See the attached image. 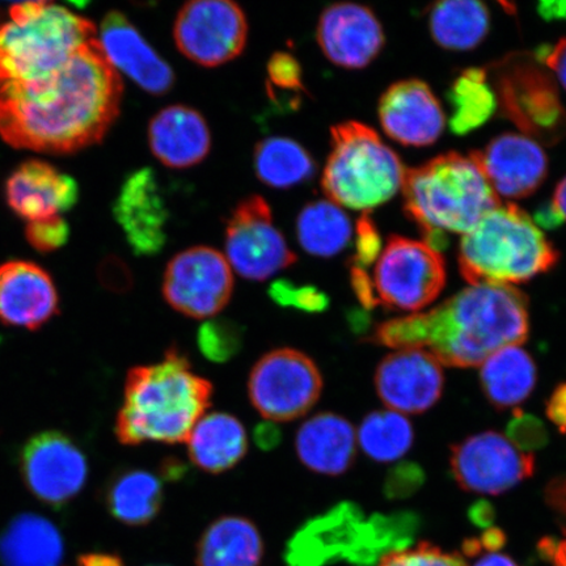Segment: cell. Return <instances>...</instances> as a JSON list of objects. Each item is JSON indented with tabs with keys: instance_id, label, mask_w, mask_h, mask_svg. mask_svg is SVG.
<instances>
[{
	"instance_id": "11",
	"label": "cell",
	"mask_w": 566,
	"mask_h": 566,
	"mask_svg": "<svg viewBox=\"0 0 566 566\" xmlns=\"http://www.w3.org/2000/svg\"><path fill=\"white\" fill-rule=\"evenodd\" d=\"M322 391L323 377L314 360L290 348L264 354L248 379L252 406L272 422H289L307 415Z\"/></svg>"
},
{
	"instance_id": "39",
	"label": "cell",
	"mask_w": 566,
	"mask_h": 566,
	"mask_svg": "<svg viewBox=\"0 0 566 566\" xmlns=\"http://www.w3.org/2000/svg\"><path fill=\"white\" fill-rule=\"evenodd\" d=\"M377 566H469L457 552H446L433 544L423 542L419 546L394 551Z\"/></svg>"
},
{
	"instance_id": "43",
	"label": "cell",
	"mask_w": 566,
	"mask_h": 566,
	"mask_svg": "<svg viewBox=\"0 0 566 566\" xmlns=\"http://www.w3.org/2000/svg\"><path fill=\"white\" fill-rule=\"evenodd\" d=\"M356 231V254L352 260V266L366 271V268L377 263L384 248H381L379 231L367 212L358 219Z\"/></svg>"
},
{
	"instance_id": "3",
	"label": "cell",
	"mask_w": 566,
	"mask_h": 566,
	"mask_svg": "<svg viewBox=\"0 0 566 566\" xmlns=\"http://www.w3.org/2000/svg\"><path fill=\"white\" fill-rule=\"evenodd\" d=\"M212 385L197 375L176 348L160 363L127 373L116 436L126 446L145 442H187L196 423L211 406Z\"/></svg>"
},
{
	"instance_id": "20",
	"label": "cell",
	"mask_w": 566,
	"mask_h": 566,
	"mask_svg": "<svg viewBox=\"0 0 566 566\" xmlns=\"http://www.w3.org/2000/svg\"><path fill=\"white\" fill-rule=\"evenodd\" d=\"M379 122L402 146L427 147L442 136L446 116L434 92L420 80L396 82L380 96Z\"/></svg>"
},
{
	"instance_id": "12",
	"label": "cell",
	"mask_w": 566,
	"mask_h": 566,
	"mask_svg": "<svg viewBox=\"0 0 566 566\" xmlns=\"http://www.w3.org/2000/svg\"><path fill=\"white\" fill-rule=\"evenodd\" d=\"M174 39L177 49L197 65L222 66L244 51L245 13L230 0H195L177 13Z\"/></svg>"
},
{
	"instance_id": "25",
	"label": "cell",
	"mask_w": 566,
	"mask_h": 566,
	"mask_svg": "<svg viewBox=\"0 0 566 566\" xmlns=\"http://www.w3.org/2000/svg\"><path fill=\"white\" fill-rule=\"evenodd\" d=\"M148 146L166 167L184 169L200 165L211 148L207 119L190 106H167L148 125Z\"/></svg>"
},
{
	"instance_id": "21",
	"label": "cell",
	"mask_w": 566,
	"mask_h": 566,
	"mask_svg": "<svg viewBox=\"0 0 566 566\" xmlns=\"http://www.w3.org/2000/svg\"><path fill=\"white\" fill-rule=\"evenodd\" d=\"M97 42L111 65L123 71L148 94L161 96L172 90L174 70L142 38L124 13H106L97 32Z\"/></svg>"
},
{
	"instance_id": "16",
	"label": "cell",
	"mask_w": 566,
	"mask_h": 566,
	"mask_svg": "<svg viewBox=\"0 0 566 566\" xmlns=\"http://www.w3.org/2000/svg\"><path fill=\"white\" fill-rule=\"evenodd\" d=\"M20 462L28 490L53 507L66 505L87 483L86 457L60 431H45L31 438Z\"/></svg>"
},
{
	"instance_id": "6",
	"label": "cell",
	"mask_w": 566,
	"mask_h": 566,
	"mask_svg": "<svg viewBox=\"0 0 566 566\" xmlns=\"http://www.w3.org/2000/svg\"><path fill=\"white\" fill-rule=\"evenodd\" d=\"M560 253L539 226L516 205L501 203L464 233L458 264L471 285H507L531 281L554 269Z\"/></svg>"
},
{
	"instance_id": "13",
	"label": "cell",
	"mask_w": 566,
	"mask_h": 566,
	"mask_svg": "<svg viewBox=\"0 0 566 566\" xmlns=\"http://www.w3.org/2000/svg\"><path fill=\"white\" fill-rule=\"evenodd\" d=\"M226 259L245 280L265 281L296 263L285 237L275 228L263 197L251 196L233 209L226 228Z\"/></svg>"
},
{
	"instance_id": "30",
	"label": "cell",
	"mask_w": 566,
	"mask_h": 566,
	"mask_svg": "<svg viewBox=\"0 0 566 566\" xmlns=\"http://www.w3.org/2000/svg\"><path fill=\"white\" fill-rule=\"evenodd\" d=\"M537 369L533 357L518 345L506 346L481 365V388L488 401L499 410L526 401L536 386Z\"/></svg>"
},
{
	"instance_id": "55",
	"label": "cell",
	"mask_w": 566,
	"mask_h": 566,
	"mask_svg": "<svg viewBox=\"0 0 566 566\" xmlns=\"http://www.w3.org/2000/svg\"><path fill=\"white\" fill-rule=\"evenodd\" d=\"M187 470L184 469L182 464L179 463V460H168V462L165 464V475L169 479L179 480L184 475H186Z\"/></svg>"
},
{
	"instance_id": "31",
	"label": "cell",
	"mask_w": 566,
	"mask_h": 566,
	"mask_svg": "<svg viewBox=\"0 0 566 566\" xmlns=\"http://www.w3.org/2000/svg\"><path fill=\"white\" fill-rule=\"evenodd\" d=\"M427 13L431 39L446 51H472L491 30L490 10L476 0L438 2Z\"/></svg>"
},
{
	"instance_id": "54",
	"label": "cell",
	"mask_w": 566,
	"mask_h": 566,
	"mask_svg": "<svg viewBox=\"0 0 566 566\" xmlns=\"http://www.w3.org/2000/svg\"><path fill=\"white\" fill-rule=\"evenodd\" d=\"M537 11L546 20L566 19V2L541 3Z\"/></svg>"
},
{
	"instance_id": "23",
	"label": "cell",
	"mask_w": 566,
	"mask_h": 566,
	"mask_svg": "<svg viewBox=\"0 0 566 566\" xmlns=\"http://www.w3.org/2000/svg\"><path fill=\"white\" fill-rule=\"evenodd\" d=\"M59 314V293L51 275L28 261L0 265V322L38 329Z\"/></svg>"
},
{
	"instance_id": "27",
	"label": "cell",
	"mask_w": 566,
	"mask_h": 566,
	"mask_svg": "<svg viewBox=\"0 0 566 566\" xmlns=\"http://www.w3.org/2000/svg\"><path fill=\"white\" fill-rule=\"evenodd\" d=\"M189 458L203 472L223 473L242 462L248 436L235 416L211 413L196 423L188 438Z\"/></svg>"
},
{
	"instance_id": "44",
	"label": "cell",
	"mask_w": 566,
	"mask_h": 566,
	"mask_svg": "<svg viewBox=\"0 0 566 566\" xmlns=\"http://www.w3.org/2000/svg\"><path fill=\"white\" fill-rule=\"evenodd\" d=\"M269 84L281 91H304L302 67L292 54L274 53L268 62Z\"/></svg>"
},
{
	"instance_id": "8",
	"label": "cell",
	"mask_w": 566,
	"mask_h": 566,
	"mask_svg": "<svg viewBox=\"0 0 566 566\" xmlns=\"http://www.w3.org/2000/svg\"><path fill=\"white\" fill-rule=\"evenodd\" d=\"M331 147L322 188L338 207L371 210L401 189L406 167L370 126L348 122L332 127Z\"/></svg>"
},
{
	"instance_id": "18",
	"label": "cell",
	"mask_w": 566,
	"mask_h": 566,
	"mask_svg": "<svg viewBox=\"0 0 566 566\" xmlns=\"http://www.w3.org/2000/svg\"><path fill=\"white\" fill-rule=\"evenodd\" d=\"M494 193L520 200L541 188L548 175V158L541 144L523 134H501L483 150L471 153Z\"/></svg>"
},
{
	"instance_id": "28",
	"label": "cell",
	"mask_w": 566,
	"mask_h": 566,
	"mask_svg": "<svg viewBox=\"0 0 566 566\" xmlns=\"http://www.w3.org/2000/svg\"><path fill=\"white\" fill-rule=\"evenodd\" d=\"M63 555L60 531L44 516L18 515L0 535L3 566H61Z\"/></svg>"
},
{
	"instance_id": "4",
	"label": "cell",
	"mask_w": 566,
	"mask_h": 566,
	"mask_svg": "<svg viewBox=\"0 0 566 566\" xmlns=\"http://www.w3.org/2000/svg\"><path fill=\"white\" fill-rule=\"evenodd\" d=\"M401 189L406 214L438 252L448 245L446 232L464 235L502 203L471 154H442L406 169Z\"/></svg>"
},
{
	"instance_id": "50",
	"label": "cell",
	"mask_w": 566,
	"mask_h": 566,
	"mask_svg": "<svg viewBox=\"0 0 566 566\" xmlns=\"http://www.w3.org/2000/svg\"><path fill=\"white\" fill-rule=\"evenodd\" d=\"M469 515L476 526H491L494 521V507L490 502L481 500L470 507Z\"/></svg>"
},
{
	"instance_id": "1",
	"label": "cell",
	"mask_w": 566,
	"mask_h": 566,
	"mask_svg": "<svg viewBox=\"0 0 566 566\" xmlns=\"http://www.w3.org/2000/svg\"><path fill=\"white\" fill-rule=\"evenodd\" d=\"M123 91L96 39L52 73L0 81V137L38 153L83 150L102 142L115 124Z\"/></svg>"
},
{
	"instance_id": "32",
	"label": "cell",
	"mask_w": 566,
	"mask_h": 566,
	"mask_svg": "<svg viewBox=\"0 0 566 566\" xmlns=\"http://www.w3.org/2000/svg\"><path fill=\"white\" fill-rule=\"evenodd\" d=\"M106 505L124 525H148L163 505L160 480L151 472L142 470L119 473L106 491Z\"/></svg>"
},
{
	"instance_id": "38",
	"label": "cell",
	"mask_w": 566,
	"mask_h": 566,
	"mask_svg": "<svg viewBox=\"0 0 566 566\" xmlns=\"http://www.w3.org/2000/svg\"><path fill=\"white\" fill-rule=\"evenodd\" d=\"M269 296L281 307L295 308L308 314H322L329 307V296L315 286H295L287 280H280L269 286Z\"/></svg>"
},
{
	"instance_id": "48",
	"label": "cell",
	"mask_w": 566,
	"mask_h": 566,
	"mask_svg": "<svg viewBox=\"0 0 566 566\" xmlns=\"http://www.w3.org/2000/svg\"><path fill=\"white\" fill-rule=\"evenodd\" d=\"M537 551L552 566H566V537L564 539H557L554 536L543 537L537 544Z\"/></svg>"
},
{
	"instance_id": "51",
	"label": "cell",
	"mask_w": 566,
	"mask_h": 566,
	"mask_svg": "<svg viewBox=\"0 0 566 566\" xmlns=\"http://www.w3.org/2000/svg\"><path fill=\"white\" fill-rule=\"evenodd\" d=\"M80 566H124L122 558L115 555L88 554L80 558Z\"/></svg>"
},
{
	"instance_id": "9",
	"label": "cell",
	"mask_w": 566,
	"mask_h": 566,
	"mask_svg": "<svg viewBox=\"0 0 566 566\" xmlns=\"http://www.w3.org/2000/svg\"><path fill=\"white\" fill-rule=\"evenodd\" d=\"M492 87L501 115L537 144L555 145L566 136V111L556 83L535 55L509 54L492 65Z\"/></svg>"
},
{
	"instance_id": "19",
	"label": "cell",
	"mask_w": 566,
	"mask_h": 566,
	"mask_svg": "<svg viewBox=\"0 0 566 566\" xmlns=\"http://www.w3.org/2000/svg\"><path fill=\"white\" fill-rule=\"evenodd\" d=\"M318 46L334 65L369 66L386 44L384 27L369 7L342 2L325 9L316 28Z\"/></svg>"
},
{
	"instance_id": "40",
	"label": "cell",
	"mask_w": 566,
	"mask_h": 566,
	"mask_svg": "<svg viewBox=\"0 0 566 566\" xmlns=\"http://www.w3.org/2000/svg\"><path fill=\"white\" fill-rule=\"evenodd\" d=\"M506 438L514 448L527 454L546 448L549 441L546 424L520 409L514 410L512 420L507 423Z\"/></svg>"
},
{
	"instance_id": "45",
	"label": "cell",
	"mask_w": 566,
	"mask_h": 566,
	"mask_svg": "<svg viewBox=\"0 0 566 566\" xmlns=\"http://www.w3.org/2000/svg\"><path fill=\"white\" fill-rule=\"evenodd\" d=\"M534 55L544 67L555 74L566 91V38L558 40L554 45L541 46Z\"/></svg>"
},
{
	"instance_id": "29",
	"label": "cell",
	"mask_w": 566,
	"mask_h": 566,
	"mask_svg": "<svg viewBox=\"0 0 566 566\" xmlns=\"http://www.w3.org/2000/svg\"><path fill=\"white\" fill-rule=\"evenodd\" d=\"M264 543L254 523L243 516H222L205 530L197 546L198 566H259Z\"/></svg>"
},
{
	"instance_id": "7",
	"label": "cell",
	"mask_w": 566,
	"mask_h": 566,
	"mask_svg": "<svg viewBox=\"0 0 566 566\" xmlns=\"http://www.w3.org/2000/svg\"><path fill=\"white\" fill-rule=\"evenodd\" d=\"M0 25V81L24 82L62 67L97 39L94 23L49 2L12 4Z\"/></svg>"
},
{
	"instance_id": "49",
	"label": "cell",
	"mask_w": 566,
	"mask_h": 566,
	"mask_svg": "<svg viewBox=\"0 0 566 566\" xmlns=\"http://www.w3.org/2000/svg\"><path fill=\"white\" fill-rule=\"evenodd\" d=\"M281 431L272 422L260 423L254 430V441L261 450H273L281 442Z\"/></svg>"
},
{
	"instance_id": "35",
	"label": "cell",
	"mask_w": 566,
	"mask_h": 566,
	"mask_svg": "<svg viewBox=\"0 0 566 566\" xmlns=\"http://www.w3.org/2000/svg\"><path fill=\"white\" fill-rule=\"evenodd\" d=\"M253 167L268 187L289 189L313 179L316 166L298 142L286 137L260 140L253 153Z\"/></svg>"
},
{
	"instance_id": "41",
	"label": "cell",
	"mask_w": 566,
	"mask_h": 566,
	"mask_svg": "<svg viewBox=\"0 0 566 566\" xmlns=\"http://www.w3.org/2000/svg\"><path fill=\"white\" fill-rule=\"evenodd\" d=\"M25 237L35 251L49 253L69 242L70 228L65 219L56 216L28 223Z\"/></svg>"
},
{
	"instance_id": "34",
	"label": "cell",
	"mask_w": 566,
	"mask_h": 566,
	"mask_svg": "<svg viewBox=\"0 0 566 566\" xmlns=\"http://www.w3.org/2000/svg\"><path fill=\"white\" fill-rule=\"evenodd\" d=\"M352 232L349 217L329 200L307 203L296 218V238L313 256L332 258L344 251Z\"/></svg>"
},
{
	"instance_id": "42",
	"label": "cell",
	"mask_w": 566,
	"mask_h": 566,
	"mask_svg": "<svg viewBox=\"0 0 566 566\" xmlns=\"http://www.w3.org/2000/svg\"><path fill=\"white\" fill-rule=\"evenodd\" d=\"M427 480L420 464L402 462L389 470L384 492L389 500H405L419 492Z\"/></svg>"
},
{
	"instance_id": "14",
	"label": "cell",
	"mask_w": 566,
	"mask_h": 566,
	"mask_svg": "<svg viewBox=\"0 0 566 566\" xmlns=\"http://www.w3.org/2000/svg\"><path fill=\"white\" fill-rule=\"evenodd\" d=\"M161 290L166 302L177 313L193 318L212 317L231 300L232 269L214 248H189L169 261Z\"/></svg>"
},
{
	"instance_id": "36",
	"label": "cell",
	"mask_w": 566,
	"mask_h": 566,
	"mask_svg": "<svg viewBox=\"0 0 566 566\" xmlns=\"http://www.w3.org/2000/svg\"><path fill=\"white\" fill-rule=\"evenodd\" d=\"M358 441L365 454L375 462H395L412 448L415 431L401 413L378 410L367 415L360 423Z\"/></svg>"
},
{
	"instance_id": "5",
	"label": "cell",
	"mask_w": 566,
	"mask_h": 566,
	"mask_svg": "<svg viewBox=\"0 0 566 566\" xmlns=\"http://www.w3.org/2000/svg\"><path fill=\"white\" fill-rule=\"evenodd\" d=\"M421 526L412 512L374 514L369 520L353 502H342L308 521L287 543L289 566H327L345 560L373 566L394 551L412 544Z\"/></svg>"
},
{
	"instance_id": "37",
	"label": "cell",
	"mask_w": 566,
	"mask_h": 566,
	"mask_svg": "<svg viewBox=\"0 0 566 566\" xmlns=\"http://www.w3.org/2000/svg\"><path fill=\"white\" fill-rule=\"evenodd\" d=\"M243 337L242 325L219 318L201 325L197 343L203 357L211 363L223 364L242 350Z\"/></svg>"
},
{
	"instance_id": "10",
	"label": "cell",
	"mask_w": 566,
	"mask_h": 566,
	"mask_svg": "<svg viewBox=\"0 0 566 566\" xmlns=\"http://www.w3.org/2000/svg\"><path fill=\"white\" fill-rule=\"evenodd\" d=\"M446 275L441 252L419 240L392 235L381 250L371 281L381 306L419 311L440 296Z\"/></svg>"
},
{
	"instance_id": "22",
	"label": "cell",
	"mask_w": 566,
	"mask_h": 566,
	"mask_svg": "<svg viewBox=\"0 0 566 566\" xmlns=\"http://www.w3.org/2000/svg\"><path fill=\"white\" fill-rule=\"evenodd\" d=\"M113 212L137 256H153L165 248L168 209L153 169L142 168L126 177Z\"/></svg>"
},
{
	"instance_id": "46",
	"label": "cell",
	"mask_w": 566,
	"mask_h": 566,
	"mask_svg": "<svg viewBox=\"0 0 566 566\" xmlns=\"http://www.w3.org/2000/svg\"><path fill=\"white\" fill-rule=\"evenodd\" d=\"M350 282L354 293L357 295V300L365 308L370 310L375 306H379L373 281L369 277V274L366 273L365 269L352 266Z\"/></svg>"
},
{
	"instance_id": "17",
	"label": "cell",
	"mask_w": 566,
	"mask_h": 566,
	"mask_svg": "<svg viewBox=\"0 0 566 566\" xmlns=\"http://www.w3.org/2000/svg\"><path fill=\"white\" fill-rule=\"evenodd\" d=\"M444 387L442 365L423 349L396 350L381 360L375 388L394 412L419 415L440 401Z\"/></svg>"
},
{
	"instance_id": "47",
	"label": "cell",
	"mask_w": 566,
	"mask_h": 566,
	"mask_svg": "<svg viewBox=\"0 0 566 566\" xmlns=\"http://www.w3.org/2000/svg\"><path fill=\"white\" fill-rule=\"evenodd\" d=\"M548 420L566 433V384L558 385L552 392L546 406Z\"/></svg>"
},
{
	"instance_id": "53",
	"label": "cell",
	"mask_w": 566,
	"mask_h": 566,
	"mask_svg": "<svg viewBox=\"0 0 566 566\" xmlns=\"http://www.w3.org/2000/svg\"><path fill=\"white\" fill-rule=\"evenodd\" d=\"M549 203L556 211L558 218L562 219V222H566V176L557 184L554 197H552Z\"/></svg>"
},
{
	"instance_id": "33",
	"label": "cell",
	"mask_w": 566,
	"mask_h": 566,
	"mask_svg": "<svg viewBox=\"0 0 566 566\" xmlns=\"http://www.w3.org/2000/svg\"><path fill=\"white\" fill-rule=\"evenodd\" d=\"M449 125L457 136L479 129L497 111V97L485 69L471 67L460 73L448 92Z\"/></svg>"
},
{
	"instance_id": "24",
	"label": "cell",
	"mask_w": 566,
	"mask_h": 566,
	"mask_svg": "<svg viewBox=\"0 0 566 566\" xmlns=\"http://www.w3.org/2000/svg\"><path fill=\"white\" fill-rule=\"evenodd\" d=\"M9 207L28 223L60 216L80 200L74 177L60 172L46 161L23 163L6 182Z\"/></svg>"
},
{
	"instance_id": "52",
	"label": "cell",
	"mask_w": 566,
	"mask_h": 566,
	"mask_svg": "<svg viewBox=\"0 0 566 566\" xmlns=\"http://www.w3.org/2000/svg\"><path fill=\"white\" fill-rule=\"evenodd\" d=\"M473 566H520L516 564L511 556L500 554L499 551L486 552L481 555L478 562Z\"/></svg>"
},
{
	"instance_id": "15",
	"label": "cell",
	"mask_w": 566,
	"mask_h": 566,
	"mask_svg": "<svg viewBox=\"0 0 566 566\" xmlns=\"http://www.w3.org/2000/svg\"><path fill=\"white\" fill-rule=\"evenodd\" d=\"M452 478L465 492L497 495L534 475L535 457L514 448L497 431H484L452 446Z\"/></svg>"
},
{
	"instance_id": "26",
	"label": "cell",
	"mask_w": 566,
	"mask_h": 566,
	"mask_svg": "<svg viewBox=\"0 0 566 566\" xmlns=\"http://www.w3.org/2000/svg\"><path fill=\"white\" fill-rule=\"evenodd\" d=\"M295 450L308 470L328 476L343 475L356 460V431L342 416L318 413L302 423Z\"/></svg>"
},
{
	"instance_id": "2",
	"label": "cell",
	"mask_w": 566,
	"mask_h": 566,
	"mask_svg": "<svg viewBox=\"0 0 566 566\" xmlns=\"http://www.w3.org/2000/svg\"><path fill=\"white\" fill-rule=\"evenodd\" d=\"M530 335L528 300L507 285H471L428 313L380 323L371 342L392 349H423L444 366L469 369Z\"/></svg>"
}]
</instances>
